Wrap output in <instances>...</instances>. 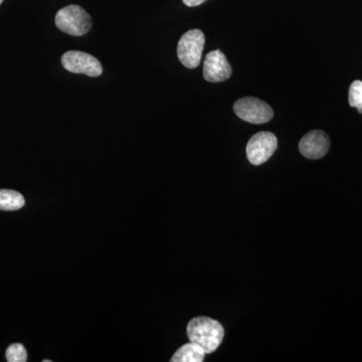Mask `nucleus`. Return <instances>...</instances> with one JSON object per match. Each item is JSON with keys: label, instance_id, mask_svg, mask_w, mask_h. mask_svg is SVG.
<instances>
[{"label": "nucleus", "instance_id": "nucleus-2", "mask_svg": "<svg viewBox=\"0 0 362 362\" xmlns=\"http://www.w3.org/2000/svg\"><path fill=\"white\" fill-rule=\"evenodd\" d=\"M54 23L62 32L74 37H82L89 32L93 25L90 14L78 6H69L62 8L57 13Z\"/></svg>", "mask_w": 362, "mask_h": 362}, {"label": "nucleus", "instance_id": "nucleus-14", "mask_svg": "<svg viewBox=\"0 0 362 362\" xmlns=\"http://www.w3.org/2000/svg\"><path fill=\"white\" fill-rule=\"evenodd\" d=\"M44 362H51V361H49V359H45Z\"/></svg>", "mask_w": 362, "mask_h": 362}, {"label": "nucleus", "instance_id": "nucleus-4", "mask_svg": "<svg viewBox=\"0 0 362 362\" xmlns=\"http://www.w3.org/2000/svg\"><path fill=\"white\" fill-rule=\"evenodd\" d=\"M235 115L252 124H264L272 120L274 116L270 105L257 98L245 97L233 105Z\"/></svg>", "mask_w": 362, "mask_h": 362}, {"label": "nucleus", "instance_id": "nucleus-8", "mask_svg": "<svg viewBox=\"0 0 362 362\" xmlns=\"http://www.w3.org/2000/svg\"><path fill=\"white\" fill-rule=\"evenodd\" d=\"M329 147V137L321 130H313L307 133L299 143L300 152L308 159L322 158L327 153Z\"/></svg>", "mask_w": 362, "mask_h": 362}, {"label": "nucleus", "instance_id": "nucleus-6", "mask_svg": "<svg viewBox=\"0 0 362 362\" xmlns=\"http://www.w3.org/2000/svg\"><path fill=\"white\" fill-rule=\"evenodd\" d=\"M62 65L71 73L84 74L89 77H99L103 73L101 63L87 52H66L62 57Z\"/></svg>", "mask_w": 362, "mask_h": 362}, {"label": "nucleus", "instance_id": "nucleus-9", "mask_svg": "<svg viewBox=\"0 0 362 362\" xmlns=\"http://www.w3.org/2000/svg\"><path fill=\"white\" fill-rule=\"evenodd\" d=\"M206 352L194 343L189 342L181 346L175 356L170 359L171 362H202L204 361Z\"/></svg>", "mask_w": 362, "mask_h": 362}, {"label": "nucleus", "instance_id": "nucleus-10", "mask_svg": "<svg viewBox=\"0 0 362 362\" xmlns=\"http://www.w3.org/2000/svg\"><path fill=\"white\" fill-rule=\"evenodd\" d=\"M25 197L20 192L11 189H0V211H18L25 206Z\"/></svg>", "mask_w": 362, "mask_h": 362}, {"label": "nucleus", "instance_id": "nucleus-12", "mask_svg": "<svg viewBox=\"0 0 362 362\" xmlns=\"http://www.w3.org/2000/svg\"><path fill=\"white\" fill-rule=\"evenodd\" d=\"M349 104L362 114V81H354L350 86Z\"/></svg>", "mask_w": 362, "mask_h": 362}, {"label": "nucleus", "instance_id": "nucleus-11", "mask_svg": "<svg viewBox=\"0 0 362 362\" xmlns=\"http://www.w3.org/2000/svg\"><path fill=\"white\" fill-rule=\"evenodd\" d=\"M6 361L8 362H25L28 361V352L21 343L11 344L6 350Z\"/></svg>", "mask_w": 362, "mask_h": 362}, {"label": "nucleus", "instance_id": "nucleus-5", "mask_svg": "<svg viewBox=\"0 0 362 362\" xmlns=\"http://www.w3.org/2000/svg\"><path fill=\"white\" fill-rule=\"evenodd\" d=\"M277 147V137L273 133L267 131L257 133L247 142V159L252 165H261L271 158Z\"/></svg>", "mask_w": 362, "mask_h": 362}, {"label": "nucleus", "instance_id": "nucleus-1", "mask_svg": "<svg viewBox=\"0 0 362 362\" xmlns=\"http://www.w3.org/2000/svg\"><path fill=\"white\" fill-rule=\"evenodd\" d=\"M187 331L189 341L199 345L206 354L216 351L225 337L223 325L218 321L206 316L192 319Z\"/></svg>", "mask_w": 362, "mask_h": 362}, {"label": "nucleus", "instance_id": "nucleus-3", "mask_svg": "<svg viewBox=\"0 0 362 362\" xmlns=\"http://www.w3.org/2000/svg\"><path fill=\"white\" fill-rule=\"evenodd\" d=\"M204 33L199 30H192L181 37L177 45V54L180 63L188 69H195L201 64L204 51Z\"/></svg>", "mask_w": 362, "mask_h": 362}, {"label": "nucleus", "instance_id": "nucleus-13", "mask_svg": "<svg viewBox=\"0 0 362 362\" xmlns=\"http://www.w3.org/2000/svg\"><path fill=\"white\" fill-rule=\"evenodd\" d=\"M204 1H206V0H183L185 6L190 7L201 6Z\"/></svg>", "mask_w": 362, "mask_h": 362}, {"label": "nucleus", "instance_id": "nucleus-15", "mask_svg": "<svg viewBox=\"0 0 362 362\" xmlns=\"http://www.w3.org/2000/svg\"><path fill=\"white\" fill-rule=\"evenodd\" d=\"M2 2H4V0H0V4H1Z\"/></svg>", "mask_w": 362, "mask_h": 362}, {"label": "nucleus", "instance_id": "nucleus-7", "mask_svg": "<svg viewBox=\"0 0 362 362\" xmlns=\"http://www.w3.org/2000/svg\"><path fill=\"white\" fill-rule=\"evenodd\" d=\"M232 75V66L220 49L207 54L204 63V77L207 82L220 83Z\"/></svg>", "mask_w": 362, "mask_h": 362}]
</instances>
